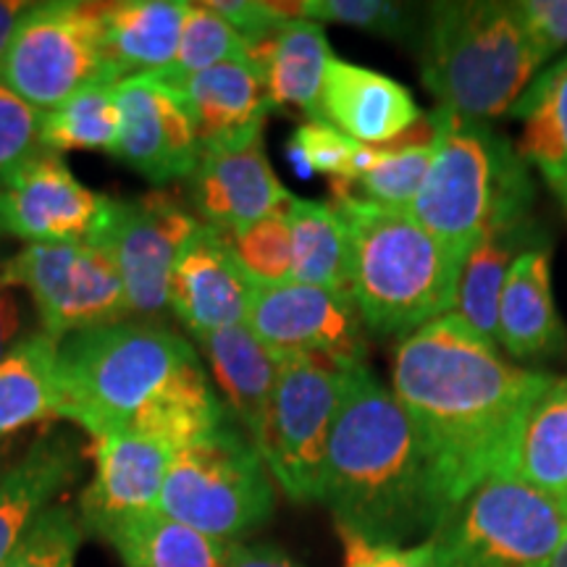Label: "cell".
<instances>
[{
    "instance_id": "1",
    "label": "cell",
    "mask_w": 567,
    "mask_h": 567,
    "mask_svg": "<svg viewBox=\"0 0 567 567\" xmlns=\"http://www.w3.org/2000/svg\"><path fill=\"white\" fill-rule=\"evenodd\" d=\"M551 381L555 375L507 363L455 313L396 347L392 394L423 439L450 509L488 476L505 473L528 410Z\"/></svg>"
},
{
    "instance_id": "2",
    "label": "cell",
    "mask_w": 567,
    "mask_h": 567,
    "mask_svg": "<svg viewBox=\"0 0 567 567\" xmlns=\"http://www.w3.org/2000/svg\"><path fill=\"white\" fill-rule=\"evenodd\" d=\"M323 505L342 536L413 547L450 513L423 439L365 365L347 373L326 457Z\"/></svg>"
},
{
    "instance_id": "3",
    "label": "cell",
    "mask_w": 567,
    "mask_h": 567,
    "mask_svg": "<svg viewBox=\"0 0 567 567\" xmlns=\"http://www.w3.org/2000/svg\"><path fill=\"white\" fill-rule=\"evenodd\" d=\"M334 205L350 237L352 300L368 331L410 337L455 310L463 258L410 213L354 197Z\"/></svg>"
},
{
    "instance_id": "4",
    "label": "cell",
    "mask_w": 567,
    "mask_h": 567,
    "mask_svg": "<svg viewBox=\"0 0 567 567\" xmlns=\"http://www.w3.org/2000/svg\"><path fill=\"white\" fill-rule=\"evenodd\" d=\"M542 63L513 3L452 0L431 6L421 76L439 109L471 122L509 113Z\"/></svg>"
},
{
    "instance_id": "5",
    "label": "cell",
    "mask_w": 567,
    "mask_h": 567,
    "mask_svg": "<svg viewBox=\"0 0 567 567\" xmlns=\"http://www.w3.org/2000/svg\"><path fill=\"white\" fill-rule=\"evenodd\" d=\"M197 350L147 321H118L59 342L53 415L95 439L122 434Z\"/></svg>"
},
{
    "instance_id": "6",
    "label": "cell",
    "mask_w": 567,
    "mask_h": 567,
    "mask_svg": "<svg viewBox=\"0 0 567 567\" xmlns=\"http://www.w3.org/2000/svg\"><path fill=\"white\" fill-rule=\"evenodd\" d=\"M436 153L410 216L465 260L488 226L530 216L534 184L517 147L486 122L436 109Z\"/></svg>"
},
{
    "instance_id": "7",
    "label": "cell",
    "mask_w": 567,
    "mask_h": 567,
    "mask_svg": "<svg viewBox=\"0 0 567 567\" xmlns=\"http://www.w3.org/2000/svg\"><path fill=\"white\" fill-rule=\"evenodd\" d=\"M271 473L252 439L229 423L182 446L168 467L158 513L234 544L274 515Z\"/></svg>"
},
{
    "instance_id": "8",
    "label": "cell",
    "mask_w": 567,
    "mask_h": 567,
    "mask_svg": "<svg viewBox=\"0 0 567 567\" xmlns=\"http://www.w3.org/2000/svg\"><path fill=\"white\" fill-rule=\"evenodd\" d=\"M567 538V505L494 473L431 534V567H544Z\"/></svg>"
},
{
    "instance_id": "9",
    "label": "cell",
    "mask_w": 567,
    "mask_h": 567,
    "mask_svg": "<svg viewBox=\"0 0 567 567\" xmlns=\"http://www.w3.org/2000/svg\"><path fill=\"white\" fill-rule=\"evenodd\" d=\"M0 82L42 113L87 87L122 82L105 48L103 3H32L6 51Z\"/></svg>"
},
{
    "instance_id": "10",
    "label": "cell",
    "mask_w": 567,
    "mask_h": 567,
    "mask_svg": "<svg viewBox=\"0 0 567 567\" xmlns=\"http://www.w3.org/2000/svg\"><path fill=\"white\" fill-rule=\"evenodd\" d=\"M347 373L310 358L279 360L271 410L255 450L289 499L323 502L326 457Z\"/></svg>"
},
{
    "instance_id": "11",
    "label": "cell",
    "mask_w": 567,
    "mask_h": 567,
    "mask_svg": "<svg viewBox=\"0 0 567 567\" xmlns=\"http://www.w3.org/2000/svg\"><path fill=\"white\" fill-rule=\"evenodd\" d=\"M0 268L13 287L30 295L42 334L59 342L130 318L113 258L97 245H27Z\"/></svg>"
},
{
    "instance_id": "12",
    "label": "cell",
    "mask_w": 567,
    "mask_h": 567,
    "mask_svg": "<svg viewBox=\"0 0 567 567\" xmlns=\"http://www.w3.org/2000/svg\"><path fill=\"white\" fill-rule=\"evenodd\" d=\"M200 224L168 195L111 197L109 216L92 245L113 258L130 316L155 318L168 308L176 258Z\"/></svg>"
},
{
    "instance_id": "13",
    "label": "cell",
    "mask_w": 567,
    "mask_h": 567,
    "mask_svg": "<svg viewBox=\"0 0 567 567\" xmlns=\"http://www.w3.org/2000/svg\"><path fill=\"white\" fill-rule=\"evenodd\" d=\"M245 323L276 360L310 358L342 371L365 365V323L350 295L295 281L258 287Z\"/></svg>"
},
{
    "instance_id": "14",
    "label": "cell",
    "mask_w": 567,
    "mask_h": 567,
    "mask_svg": "<svg viewBox=\"0 0 567 567\" xmlns=\"http://www.w3.org/2000/svg\"><path fill=\"white\" fill-rule=\"evenodd\" d=\"M118 140L113 158L161 187L189 179L200 145L179 90L155 74L126 76L116 84Z\"/></svg>"
},
{
    "instance_id": "15",
    "label": "cell",
    "mask_w": 567,
    "mask_h": 567,
    "mask_svg": "<svg viewBox=\"0 0 567 567\" xmlns=\"http://www.w3.org/2000/svg\"><path fill=\"white\" fill-rule=\"evenodd\" d=\"M111 197L92 193L59 153L42 151L0 189L6 231L30 245H92L109 216Z\"/></svg>"
},
{
    "instance_id": "16",
    "label": "cell",
    "mask_w": 567,
    "mask_h": 567,
    "mask_svg": "<svg viewBox=\"0 0 567 567\" xmlns=\"http://www.w3.org/2000/svg\"><path fill=\"white\" fill-rule=\"evenodd\" d=\"M255 289L258 284L234 255L229 234L200 224L176 258L168 308L189 334L203 337L245 323Z\"/></svg>"
},
{
    "instance_id": "17",
    "label": "cell",
    "mask_w": 567,
    "mask_h": 567,
    "mask_svg": "<svg viewBox=\"0 0 567 567\" xmlns=\"http://www.w3.org/2000/svg\"><path fill=\"white\" fill-rule=\"evenodd\" d=\"M176 452L158 439L122 431L92 444L95 476L84 488L82 528L103 536L130 517L155 513Z\"/></svg>"
},
{
    "instance_id": "18",
    "label": "cell",
    "mask_w": 567,
    "mask_h": 567,
    "mask_svg": "<svg viewBox=\"0 0 567 567\" xmlns=\"http://www.w3.org/2000/svg\"><path fill=\"white\" fill-rule=\"evenodd\" d=\"M193 118L200 155L237 153L260 142L271 113L264 71L250 55L174 84Z\"/></svg>"
},
{
    "instance_id": "19",
    "label": "cell",
    "mask_w": 567,
    "mask_h": 567,
    "mask_svg": "<svg viewBox=\"0 0 567 567\" xmlns=\"http://www.w3.org/2000/svg\"><path fill=\"white\" fill-rule=\"evenodd\" d=\"M268 163L264 142L237 153H208L189 176V200L203 224L237 234L292 200Z\"/></svg>"
},
{
    "instance_id": "20",
    "label": "cell",
    "mask_w": 567,
    "mask_h": 567,
    "mask_svg": "<svg viewBox=\"0 0 567 567\" xmlns=\"http://www.w3.org/2000/svg\"><path fill=\"white\" fill-rule=\"evenodd\" d=\"M413 92L381 71L331 55L321 90V122L360 145H392L421 122Z\"/></svg>"
},
{
    "instance_id": "21",
    "label": "cell",
    "mask_w": 567,
    "mask_h": 567,
    "mask_svg": "<svg viewBox=\"0 0 567 567\" xmlns=\"http://www.w3.org/2000/svg\"><path fill=\"white\" fill-rule=\"evenodd\" d=\"M496 344L517 360L551 358L565 347L547 243L530 247L509 268L496 310Z\"/></svg>"
},
{
    "instance_id": "22",
    "label": "cell",
    "mask_w": 567,
    "mask_h": 567,
    "mask_svg": "<svg viewBox=\"0 0 567 567\" xmlns=\"http://www.w3.org/2000/svg\"><path fill=\"white\" fill-rule=\"evenodd\" d=\"M195 342L208 358L226 410H231V415L245 425L247 436L255 444L264 434L268 410H271L279 360L260 344L247 323L195 337Z\"/></svg>"
},
{
    "instance_id": "23",
    "label": "cell",
    "mask_w": 567,
    "mask_h": 567,
    "mask_svg": "<svg viewBox=\"0 0 567 567\" xmlns=\"http://www.w3.org/2000/svg\"><path fill=\"white\" fill-rule=\"evenodd\" d=\"M542 243L547 239L536 229L534 216L505 218L488 226L465 255L452 313L463 318L486 342L496 344V310L509 268L523 252Z\"/></svg>"
},
{
    "instance_id": "24",
    "label": "cell",
    "mask_w": 567,
    "mask_h": 567,
    "mask_svg": "<svg viewBox=\"0 0 567 567\" xmlns=\"http://www.w3.org/2000/svg\"><path fill=\"white\" fill-rule=\"evenodd\" d=\"M80 446L66 434H42L30 450L17 460L11 473L0 484V567L34 517L51 507L80 473Z\"/></svg>"
},
{
    "instance_id": "25",
    "label": "cell",
    "mask_w": 567,
    "mask_h": 567,
    "mask_svg": "<svg viewBox=\"0 0 567 567\" xmlns=\"http://www.w3.org/2000/svg\"><path fill=\"white\" fill-rule=\"evenodd\" d=\"M250 59L264 71L274 109H300L310 122H321V90L331 61L323 24L292 19L271 38L250 48Z\"/></svg>"
},
{
    "instance_id": "26",
    "label": "cell",
    "mask_w": 567,
    "mask_h": 567,
    "mask_svg": "<svg viewBox=\"0 0 567 567\" xmlns=\"http://www.w3.org/2000/svg\"><path fill=\"white\" fill-rule=\"evenodd\" d=\"M187 0H122L103 3L105 48L118 76L161 74L179 51Z\"/></svg>"
},
{
    "instance_id": "27",
    "label": "cell",
    "mask_w": 567,
    "mask_h": 567,
    "mask_svg": "<svg viewBox=\"0 0 567 567\" xmlns=\"http://www.w3.org/2000/svg\"><path fill=\"white\" fill-rule=\"evenodd\" d=\"M229 423V410L210 386L200 354L189 358L174 379L147 402L126 431L158 439L174 452Z\"/></svg>"
},
{
    "instance_id": "28",
    "label": "cell",
    "mask_w": 567,
    "mask_h": 567,
    "mask_svg": "<svg viewBox=\"0 0 567 567\" xmlns=\"http://www.w3.org/2000/svg\"><path fill=\"white\" fill-rule=\"evenodd\" d=\"M505 473L567 505V379L551 381L528 410Z\"/></svg>"
},
{
    "instance_id": "29",
    "label": "cell",
    "mask_w": 567,
    "mask_h": 567,
    "mask_svg": "<svg viewBox=\"0 0 567 567\" xmlns=\"http://www.w3.org/2000/svg\"><path fill=\"white\" fill-rule=\"evenodd\" d=\"M287 218L292 229V281L352 297L350 237L337 205L292 197Z\"/></svg>"
},
{
    "instance_id": "30",
    "label": "cell",
    "mask_w": 567,
    "mask_h": 567,
    "mask_svg": "<svg viewBox=\"0 0 567 567\" xmlns=\"http://www.w3.org/2000/svg\"><path fill=\"white\" fill-rule=\"evenodd\" d=\"M509 116L523 124L520 158L544 174L555 193L567 189V55L538 74Z\"/></svg>"
},
{
    "instance_id": "31",
    "label": "cell",
    "mask_w": 567,
    "mask_h": 567,
    "mask_svg": "<svg viewBox=\"0 0 567 567\" xmlns=\"http://www.w3.org/2000/svg\"><path fill=\"white\" fill-rule=\"evenodd\" d=\"M126 567H226L229 544L184 526L174 517L145 513L118 523L101 536Z\"/></svg>"
},
{
    "instance_id": "32",
    "label": "cell",
    "mask_w": 567,
    "mask_h": 567,
    "mask_svg": "<svg viewBox=\"0 0 567 567\" xmlns=\"http://www.w3.org/2000/svg\"><path fill=\"white\" fill-rule=\"evenodd\" d=\"M436 153L434 118L423 116L413 130L394 140L392 145L371 147V163L337 200H363L386 210L408 213L421 193L431 161Z\"/></svg>"
},
{
    "instance_id": "33",
    "label": "cell",
    "mask_w": 567,
    "mask_h": 567,
    "mask_svg": "<svg viewBox=\"0 0 567 567\" xmlns=\"http://www.w3.org/2000/svg\"><path fill=\"white\" fill-rule=\"evenodd\" d=\"M59 339L30 334L0 360V442L53 415Z\"/></svg>"
},
{
    "instance_id": "34",
    "label": "cell",
    "mask_w": 567,
    "mask_h": 567,
    "mask_svg": "<svg viewBox=\"0 0 567 567\" xmlns=\"http://www.w3.org/2000/svg\"><path fill=\"white\" fill-rule=\"evenodd\" d=\"M118 103L116 84H97L69 97L59 109L45 113L42 147L51 153L69 151H116Z\"/></svg>"
},
{
    "instance_id": "35",
    "label": "cell",
    "mask_w": 567,
    "mask_h": 567,
    "mask_svg": "<svg viewBox=\"0 0 567 567\" xmlns=\"http://www.w3.org/2000/svg\"><path fill=\"white\" fill-rule=\"evenodd\" d=\"M250 45L224 17H218L208 3H189L182 24L179 51L166 71H161L163 82L176 84L189 76L208 71L218 63L247 59Z\"/></svg>"
},
{
    "instance_id": "36",
    "label": "cell",
    "mask_w": 567,
    "mask_h": 567,
    "mask_svg": "<svg viewBox=\"0 0 567 567\" xmlns=\"http://www.w3.org/2000/svg\"><path fill=\"white\" fill-rule=\"evenodd\" d=\"M229 239L237 260L258 287H279L292 281V229L287 205L231 234Z\"/></svg>"
},
{
    "instance_id": "37",
    "label": "cell",
    "mask_w": 567,
    "mask_h": 567,
    "mask_svg": "<svg viewBox=\"0 0 567 567\" xmlns=\"http://www.w3.org/2000/svg\"><path fill=\"white\" fill-rule=\"evenodd\" d=\"M82 520L66 505H51L34 517L3 567H74Z\"/></svg>"
},
{
    "instance_id": "38",
    "label": "cell",
    "mask_w": 567,
    "mask_h": 567,
    "mask_svg": "<svg viewBox=\"0 0 567 567\" xmlns=\"http://www.w3.org/2000/svg\"><path fill=\"white\" fill-rule=\"evenodd\" d=\"M300 17L310 21H337L389 40H410L415 34L413 6L389 0H300Z\"/></svg>"
},
{
    "instance_id": "39",
    "label": "cell",
    "mask_w": 567,
    "mask_h": 567,
    "mask_svg": "<svg viewBox=\"0 0 567 567\" xmlns=\"http://www.w3.org/2000/svg\"><path fill=\"white\" fill-rule=\"evenodd\" d=\"M42 122H45V113L21 101L17 92L0 82V189L9 187L13 176L34 155L45 151Z\"/></svg>"
},
{
    "instance_id": "40",
    "label": "cell",
    "mask_w": 567,
    "mask_h": 567,
    "mask_svg": "<svg viewBox=\"0 0 567 567\" xmlns=\"http://www.w3.org/2000/svg\"><path fill=\"white\" fill-rule=\"evenodd\" d=\"M292 142L308 158L313 174L329 176L331 182L344 179L354 153L360 147V142L347 137L344 132H339L329 122H305L292 134Z\"/></svg>"
},
{
    "instance_id": "41",
    "label": "cell",
    "mask_w": 567,
    "mask_h": 567,
    "mask_svg": "<svg viewBox=\"0 0 567 567\" xmlns=\"http://www.w3.org/2000/svg\"><path fill=\"white\" fill-rule=\"evenodd\" d=\"M210 9L224 17L247 40L258 45L279 30L281 24L300 17V3H266V0H210Z\"/></svg>"
},
{
    "instance_id": "42",
    "label": "cell",
    "mask_w": 567,
    "mask_h": 567,
    "mask_svg": "<svg viewBox=\"0 0 567 567\" xmlns=\"http://www.w3.org/2000/svg\"><path fill=\"white\" fill-rule=\"evenodd\" d=\"M513 11L544 61L567 48V0H517Z\"/></svg>"
},
{
    "instance_id": "43",
    "label": "cell",
    "mask_w": 567,
    "mask_h": 567,
    "mask_svg": "<svg viewBox=\"0 0 567 567\" xmlns=\"http://www.w3.org/2000/svg\"><path fill=\"white\" fill-rule=\"evenodd\" d=\"M344 567H431V544L413 547H379L358 536H342Z\"/></svg>"
},
{
    "instance_id": "44",
    "label": "cell",
    "mask_w": 567,
    "mask_h": 567,
    "mask_svg": "<svg viewBox=\"0 0 567 567\" xmlns=\"http://www.w3.org/2000/svg\"><path fill=\"white\" fill-rule=\"evenodd\" d=\"M27 339V308L21 289L6 279L0 268V360Z\"/></svg>"
},
{
    "instance_id": "45",
    "label": "cell",
    "mask_w": 567,
    "mask_h": 567,
    "mask_svg": "<svg viewBox=\"0 0 567 567\" xmlns=\"http://www.w3.org/2000/svg\"><path fill=\"white\" fill-rule=\"evenodd\" d=\"M226 567H302L274 544L234 542L226 551Z\"/></svg>"
},
{
    "instance_id": "46",
    "label": "cell",
    "mask_w": 567,
    "mask_h": 567,
    "mask_svg": "<svg viewBox=\"0 0 567 567\" xmlns=\"http://www.w3.org/2000/svg\"><path fill=\"white\" fill-rule=\"evenodd\" d=\"M30 6L32 3H24V0H0V66H3L13 32H17L19 21Z\"/></svg>"
},
{
    "instance_id": "47",
    "label": "cell",
    "mask_w": 567,
    "mask_h": 567,
    "mask_svg": "<svg viewBox=\"0 0 567 567\" xmlns=\"http://www.w3.org/2000/svg\"><path fill=\"white\" fill-rule=\"evenodd\" d=\"M284 151H287V161H289V166L295 168V174L300 176V179H310V176H313V168H310L308 158H305L302 151H300V147L295 145L292 140L287 142V147H284Z\"/></svg>"
},
{
    "instance_id": "48",
    "label": "cell",
    "mask_w": 567,
    "mask_h": 567,
    "mask_svg": "<svg viewBox=\"0 0 567 567\" xmlns=\"http://www.w3.org/2000/svg\"><path fill=\"white\" fill-rule=\"evenodd\" d=\"M544 567H567V538L559 544V549L551 555V559Z\"/></svg>"
},
{
    "instance_id": "49",
    "label": "cell",
    "mask_w": 567,
    "mask_h": 567,
    "mask_svg": "<svg viewBox=\"0 0 567 567\" xmlns=\"http://www.w3.org/2000/svg\"><path fill=\"white\" fill-rule=\"evenodd\" d=\"M559 200H563V205H565V210H567V189H559Z\"/></svg>"
},
{
    "instance_id": "50",
    "label": "cell",
    "mask_w": 567,
    "mask_h": 567,
    "mask_svg": "<svg viewBox=\"0 0 567 567\" xmlns=\"http://www.w3.org/2000/svg\"><path fill=\"white\" fill-rule=\"evenodd\" d=\"M3 234H9V231H6V224H3V210H0V237H3Z\"/></svg>"
}]
</instances>
